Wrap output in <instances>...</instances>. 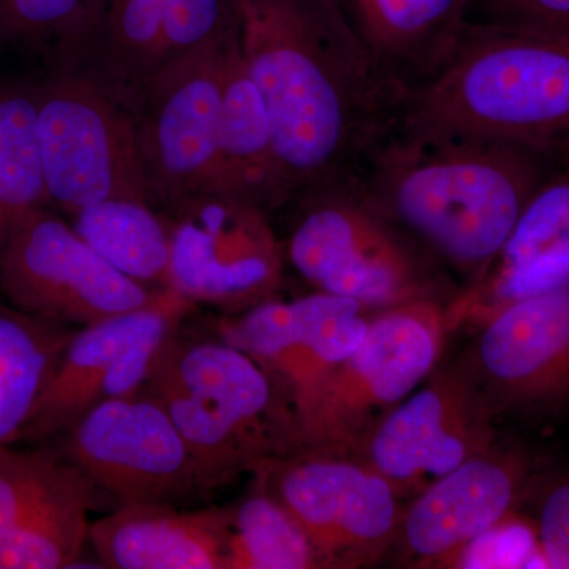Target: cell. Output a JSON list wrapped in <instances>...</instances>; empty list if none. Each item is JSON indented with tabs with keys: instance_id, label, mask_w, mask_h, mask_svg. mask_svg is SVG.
<instances>
[{
	"instance_id": "cell-24",
	"label": "cell",
	"mask_w": 569,
	"mask_h": 569,
	"mask_svg": "<svg viewBox=\"0 0 569 569\" xmlns=\"http://www.w3.org/2000/svg\"><path fill=\"white\" fill-rule=\"evenodd\" d=\"M97 489L81 473L0 539V569H62L80 563Z\"/></svg>"
},
{
	"instance_id": "cell-30",
	"label": "cell",
	"mask_w": 569,
	"mask_h": 569,
	"mask_svg": "<svg viewBox=\"0 0 569 569\" xmlns=\"http://www.w3.org/2000/svg\"><path fill=\"white\" fill-rule=\"evenodd\" d=\"M531 542H537L529 527L520 526L516 512L467 542L443 568H516L527 563Z\"/></svg>"
},
{
	"instance_id": "cell-28",
	"label": "cell",
	"mask_w": 569,
	"mask_h": 569,
	"mask_svg": "<svg viewBox=\"0 0 569 569\" xmlns=\"http://www.w3.org/2000/svg\"><path fill=\"white\" fill-rule=\"evenodd\" d=\"M86 0H0V48L50 58L80 29Z\"/></svg>"
},
{
	"instance_id": "cell-19",
	"label": "cell",
	"mask_w": 569,
	"mask_h": 569,
	"mask_svg": "<svg viewBox=\"0 0 569 569\" xmlns=\"http://www.w3.org/2000/svg\"><path fill=\"white\" fill-rule=\"evenodd\" d=\"M471 0H339L378 70L403 99L455 54Z\"/></svg>"
},
{
	"instance_id": "cell-8",
	"label": "cell",
	"mask_w": 569,
	"mask_h": 569,
	"mask_svg": "<svg viewBox=\"0 0 569 569\" xmlns=\"http://www.w3.org/2000/svg\"><path fill=\"white\" fill-rule=\"evenodd\" d=\"M209 41L146 82L127 104L153 208L220 194V110L228 48Z\"/></svg>"
},
{
	"instance_id": "cell-4",
	"label": "cell",
	"mask_w": 569,
	"mask_h": 569,
	"mask_svg": "<svg viewBox=\"0 0 569 569\" xmlns=\"http://www.w3.org/2000/svg\"><path fill=\"white\" fill-rule=\"evenodd\" d=\"M284 206H293L284 253L317 291L370 312L437 298L436 258L378 211L358 176L317 183Z\"/></svg>"
},
{
	"instance_id": "cell-18",
	"label": "cell",
	"mask_w": 569,
	"mask_h": 569,
	"mask_svg": "<svg viewBox=\"0 0 569 569\" xmlns=\"http://www.w3.org/2000/svg\"><path fill=\"white\" fill-rule=\"evenodd\" d=\"M152 372L197 397L261 463L296 451L293 421L272 381L250 356L219 337L183 340L174 332Z\"/></svg>"
},
{
	"instance_id": "cell-32",
	"label": "cell",
	"mask_w": 569,
	"mask_h": 569,
	"mask_svg": "<svg viewBox=\"0 0 569 569\" xmlns=\"http://www.w3.org/2000/svg\"><path fill=\"white\" fill-rule=\"evenodd\" d=\"M567 164H568V168H569V157H568V160H567Z\"/></svg>"
},
{
	"instance_id": "cell-12",
	"label": "cell",
	"mask_w": 569,
	"mask_h": 569,
	"mask_svg": "<svg viewBox=\"0 0 569 569\" xmlns=\"http://www.w3.org/2000/svg\"><path fill=\"white\" fill-rule=\"evenodd\" d=\"M167 288L197 305L238 313L271 299L282 282L283 252L268 213L224 194L167 209Z\"/></svg>"
},
{
	"instance_id": "cell-31",
	"label": "cell",
	"mask_w": 569,
	"mask_h": 569,
	"mask_svg": "<svg viewBox=\"0 0 569 569\" xmlns=\"http://www.w3.org/2000/svg\"><path fill=\"white\" fill-rule=\"evenodd\" d=\"M468 22L569 32V0H471Z\"/></svg>"
},
{
	"instance_id": "cell-27",
	"label": "cell",
	"mask_w": 569,
	"mask_h": 569,
	"mask_svg": "<svg viewBox=\"0 0 569 569\" xmlns=\"http://www.w3.org/2000/svg\"><path fill=\"white\" fill-rule=\"evenodd\" d=\"M78 475L56 449L22 451L0 445V539Z\"/></svg>"
},
{
	"instance_id": "cell-23",
	"label": "cell",
	"mask_w": 569,
	"mask_h": 569,
	"mask_svg": "<svg viewBox=\"0 0 569 569\" xmlns=\"http://www.w3.org/2000/svg\"><path fill=\"white\" fill-rule=\"evenodd\" d=\"M74 230L134 282L167 288L170 233L164 217L148 203L108 200L73 213Z\"/></svg>"
},
{
	"instance_id": "cell-5",
	"label": "cell",
	"mask_w": 569,
	"mask_h": 569,
	"mask_svg": "<svg viewBox=\"0 0 569 569\" xmlns=\"http://www.w3.org/2000/svg\"><path fill=\"white\" fill-rule=\"evenodd\" d=\"M449 331L447 307L438 298L372 312L362 342L321 388L296 451L351 458L373 427L433 372Z\"/></svg>"
},
{
	"instance_id": "cell-13",
	"label": "cell",
	"mask_w": 569,
	"mask_h": 569,
	"mask_svg": "<svg viewBox=\"0 0 569 569\" xmlns=\"http://www.w3.org/2000/svg\"><path fill=\"white\" fill-rule=\"evenodd\" d=\"M496 418L462 362L437 366L373 427L351 459L380 473L406 500L496 447Z\"/></svg>"
},
{
	"instance_id": "cell-15",
	"label": "cell",
	"mask_w": 569,
	"mask_h": 569,
	"mask_svg": "<svg viewBox=\"0 0 569 569\" xmlns=\"http://www.w3.org/2000/svg\"><path fill=\"white\" fill-rule=\"evenodd\" d=\"M193 302L163 288L151 305L74 329L22 440L56 437L97 403L141 391Z\"/></svg>"
},
{
	"instance_id": "cell-11",
	"label": "cell",
	"mask_w": 569,
	"mask_h": 569,
	"mask_svg": "<svg viewBox=\"0 0 569 569\" xmlns=\"http://www.w3.org/2000/svg\"><path fill=\"white\" fill-rule=\"evenodd\" d=\"M0 290L22 312L69 328L141 309L160 293L118 271L43 206L11 228L0 252Z\"/></svg>"
},
{
	"instance_id": "cell-3",
	"label": "cell",
	"mask_w": 569,
	"mask_h": 569,
	"mask_svg": "<svg viewBox=\"0 0 569 569\" xmlns=\"http://www.w3.org/2000/svg\"><path fill=\"white\" fill-rule=\"evenodd\" d=\"M395 129L569 156V32L468 22L445 69L403 99Z\"/></svg>"
},
{
	"instance_id": "cell-1",
	"label": "cell",
	"mask_w": 569,
	"mask_h": 569,
	"mask_svg": "<svg viewBox=\"0 0 569 569\" xmlns=\"http://www.w3.org/2000/svg\"><path fill=\"white\" fill-rule=\"evenodd\" d=\"M239 50L263 97L290 200L356 176L395 129L402 97L339 0H238Z\"/></svg>"
},
{
	"instance_id": "cell-20",
	"label": "cell",
	"mask_w": 569,
	"mask_h": 569,
	"mask_svg": "<svg viewBox=\"0 0 569 569\" xmlns=\"http://www.w3.org/2000/svg\"><path fill=\"white\" fill-rule=\"evenodd\" d=\"M230 518V508L122 503L91 523L89 541L104 568L224 569Z\"/></svg>"
},
{
	"instance_id": "cell-14",
	"label": "cell",
	"mask_w": 569,
	"mask_h": 569,
	"mask_svg": "<svg viewBox=\"0 0 569 569\" xmlns=\"http://www.w3.org/2000/svg\"><path fill=\"white\" fill-rule=\"evenodd\" d=\"M369 312L353 299L317 291L291 302L266 299L217 325V337L250 356L274 385L293 421L296 449L321 388L365 339Z\"/></svg>"
},
{
	"instance_id": "cell-17",
	"label": "cell",
	"mask_w": 569,
	"mask_h": 569,
	"mask_svg": "<svg viewBox=\"0 0 569 569\" xmlns=\"http://www.w3.org/2000/svg\"><path fill=\"white\" fill-rule=\"evenodd\" d=\"M537 463L527 449L496 445L422 490L403 508L392 548L411 568H443L473 541L516 512Z\"/></svg>"
},
{
	"instance_id": "cell-2",
	"label": "cell",
	"mask_w": 569,
	"mask_h": 569,
	"mask_svg": "<svg viewBox=\"0 0 569 569\" xmlns=\"http://www.w3.org/2000/svg\"><path fill=\"white\" fill-rule=\"evenodd\" d=\"M567 157L496 138L392 129L356 176L378 211L471 284Z\"/></svg>"
},
{
	"instance_id": "cell-25",
	"label": "cell",
	"mask_w": 569,
	"mask_h": 569,
	"mask_svg": "<svg viewBox=\"0 0 569 569\" xmlns=\"http://www.w3.org/2000/svg\"><path fill=\"white\" fill-rule=\"evenodd\" d=\"M230 511L224 569H321L305 530L260 482Z\"/></svg>"
},
{
	"instance_id": "cell-26",
	"label": "cell",
	"mask_w": 569,
	"mask_h": 569,
	"mask_svg": "<svg viewBox=\"0 0 569 569\" xmlns=\"http://www.w3.org/2000/svg\"><path fill=\"white\" fill-rule=\"evenodd\" d=\"M32 84L0 89V252L26 212L47 203Z\"/></svg>"
},
{
	"instance_id": "cell-9",
	"label": "cell",
	"mask_w": 569,
	"mask_h": 569,
	"mask_svg": "<svg viewBox=\"0 0 569 569\" xmlns=\"http://www.w3.org/2000/svg\"><path fill=\"white\" fill-rule=\"evenodd\" d=\"M253 473L305 530L321 568L370 567L395 546L403 500L366 463L302 449Z\"/></svg>"
},
{
	"instance_id": "cell-16",
	"label": "cell",
	"mask_w": 569,
	"mask_h": 569,
	"mask_svg": "<svg viewBox=\"0 0 569 569\" xmlns=\"http://www.w3.org/2000/svg\"><path fill=\"white\" fill-rule=\"evenodd\" d=\"M467 372L496 415L545 419L569 407V283L501 307L479 325Z\"/></svg>"
},
{
	"instance_id": "cell-29",
	"label": "cell",
	"mask_w": 569,
	"mask_h": 569,
	"mask_svg": "<svg viewBox=\"0 0 569 569\" xmlns=\"http://www.w3.org/2000/svg\"><path fill=\"white\" fill-rule=\"evenodd\" d=\"M526 496L535 500V537L545 567L569 569V470H537Z\"/></svg>"
},
{
	"instance_id": "cell-21",
	"label": "cell",
	"mask_w": 569,
	"mask_h": 569,
	"mask_svg": "<svg viewBox=\"0 0 569 569\" xmlns=\"http://www.w3.org/2000/svg\"><path fill=\"white\" fill-rule=\"evenodd\" d=\"M220 194L266 213L290 201L263 97L247 70L238 39L228 48L220 110Z\"/></svg>"
},
{
	"instance_id": "cell-7",
	"label": "cell",
	"mask_w": 569,
	"mask_h": 569,
	"mask_svg": "<svg viewBox=\"0 0 569 569\" xmlns=\"http://www.w3.org/2000/svg\"><path fill=\"white\" fill-rule=\"evenodd\" d=\"M238 31V0H86L80 29L48 63L127 108L160 71Z\"/></svg>"
},
{
	"instance_id": "cell-6",
	"label": "cell",
	"mask_w": 569,
	"mask_h": 569,
	"mask_svg": "<svg viewBox=\"0 0 569 569\" xmlns=\"http://www.w3.org/2000/svg\"><path fill=\"white\" fill-rule=\"evenodd\" d=\"M32 86L48 201L70 213L108 200L153 206L127 108L93 82L52 67Z\"/></svg>"
},
{
	"instance_id": "cell-10",
	"label": "cell",
	"mask_w": 569,
	"mask_h": 569,
	"mask_svg": "<svg viewBox=\"0 0 569 569\" xmlns=\"http://www.w3.org/2000/svg\"><path fill=\"white\" fill-rule=\"evenodd\" d=\"M58 436L56 451L121 505H176L213 492L174 422L142 389L97 403Z\"/></svg>"
},
{
	"instance_id": "cell-22",
	"label": "cell",
	"mask_w": 569,
	"mask_h": 569,
	"mask_svg": "<svg viewBox=\"0 0 569 569\" xmlns=\"http://www.w3.org/2000/svg\"><path fill=\"white\" fill-rule=\"evenodd\" d=\"M73 331L0 302V445L21 441Z\"/></svg>"
}]
</instances>
